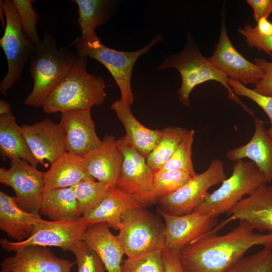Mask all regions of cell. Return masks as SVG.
<instances>
[{"mask_svg": "<svg viewBox=\"0 0 272 272\" xmlns=\"http://www.w3.org/2000/svg\"><path fill=\"white\" fill-rule=\"evenodd\" d=\"M42 219L39 213L23 210L14 197L0 191V229L17 242L27 239Z\"/></svg>", "mask_w": 272, "mask_h": 272, "instance_id": "cell-22", "label": "cell"}, {"mask_svg": "<svg viewBox=\"0 0 272 272\" xmlns=\"http://www.w3.org/2000/svg\"><path fill=\"white\" fill-rule=\"evenodd\" d=\"M6 24L0 46L6 55L8 70L0 83V92H7L22 77L23 69L29 61L35 45L30 40L21 25L13 0L3 1Z\"/></svg>", "mask_w": 272, "mask_h": 272, "instance_id": "cell-8", "label": "cell"}, {"mask_svg": "<svg viewBox=\"0 0 272 272\" xmlns=\"http://www.w3.org/2000/svg\"><path fill=\"white\" fill-rule=\"evenodd\" d=\"M230 221L229 218L180 250L178 256L184 272H224L253 246L272 248V233H256L244 220H239L238 226L226 234L218 235Z\"/></svg>", "mask_w": 272, "mask_h": 272, "instance_id": "cell-1", "label": "cell"}, {"mask_svg": "<svg viewBox=\"0 0 272 272\" xmlns=\"http://www.w3.org/2000/svg\"><path fill=\"white\" fill-rule=\"evenodd\" d=\"M227 178L223 162L213 160L205 171L196 174L175 192L159 199L160 209L176 216L190 213L202 202L211 187Z\"/></svg>", "mask_w": 272, "mask_h": 272, "instance_id": "cell-10", "label": "cell"}, {"mask_svg": "<svg viewBox=\"0 0 272 272\" xmlns=\"http://www.w3.org/2000/svg\"><path fill=\"white\" fill-rule=\"evenodd\" d=\"M22 28L35 45L39 44L41 39L36 27L39 21V14L33 8V0H13Z\"/></svg>", "mask_w": 272, "mask_h": 272, "instance_id": "cell-35", "label": "cell"}, {"mask_svg": "<svg viewBox=\"0 0 272 272\" xmlns=\"http://www.w3.org/2000/svg\"><path fill=\"white\" fill-rule=\"evenodd\" d=\"M162 255L165 272H184L180 264L178 252L164 248Z\"/></svg>", "mask_w": 272, "mask_h": 272, "instance_id": "cell-40", "label": "cell"}, {"mask_svg": "<svg viewBox=\"0 0 272 272\" xmlns=\"http://www.w3.org/2000/svg\"><path fill=\"white\" fill-rule=\"evenodd\" d=\"M163 39V35L158 34L148 44L134 51L113 49L102 44L101 41L89 43L79 37L73 44L77 54L93 58L106 67L118 86L121 99L131 105L134 99L131 87L134 64L141 56Z\"/></svg>", "mask_w": 272, "mask_h": 272, "instance_id": "cell-7", "label": "cell"}, {"mask_svg": "<svg viewBox=\"0 0 272 272\" xmlns=\"http://www.w3.org/2000/svg\"><path fill=\"white\" fill-rule=\"evenodd\" d=\"M10 104L5 100H0V115H4L11 112Z\"/></svg>", "mask_w": 272, "mask_h": 272, "instance_id": "cell-43", "label": "cell"}, {"mask_svg": "<svg viewBox=\"0 0 272 272\" xmlns=\"http://www.w3.org/2000/svg\"><path fill=\"white\" fill-rule=\"evenodd\" d=\"M110 187L93 178L84 179L73 186L82 217L87 215L101 202Z\"/></svg>", "mask_w": 272, "mask_h": 272, "instance_id": "cell-30", "label": "cell"}, {"mask_svg": "<svg viewBox=\"0 0 272 272\" xmlns=\"http://www.w3.org/2000/svg\"><path fill=\"white\" fill-rule=\"evenodd\" d=\"M228 84L237 96H242L249 98L265 112L270 123V126L267 130L272 138V96L260 94L254 89L245 87L238 81L230 78L228 79Z\"/></svg>", "mask_w": 272, "mask_h": 272, "instance_id": "cell-37", "label": "cell"}, {"mask_svg": "<svg viewBox=\"0 0 272 272\" xmlns=\"http://www.w3.org/2000/svg\"><path fill=\"white\" fill-rule=\"evenodd\" d=\"M111 108L124 126L126 141L147 159L160 140L162 130L152 129L141 124L132 114L130 105L121 99L114 101Z\"/></svg>", "mask_w": 272, "mask_h": 272, "instance_id": "cell-23", "label": "cell"}, {"mask_svg": "<svg viewBox=\"0 0 272 272\" xmlns=\"http://www.w3.org/2000/svg\"><path fill=\"white\" fill-rule=\"evenodd\" d=\"M40 212L52 221L82 217L73 187L45 188Z\"/></svg>", "mask_w": 272, "mask_h": 272, "instance_id": "cell-28", "label": "cell"}, {"mask_svg": "<svg viewBox=\"0 0 272 272\" xmlns=\"http://www.w3.org/2000/svg\"><path fill=\"white\" fill-rule=\"evenodd\" d=\"M254 63L263 69L264 75L255 85L254 90L260 94L272 96V62L263 58H256L254 59Z\"/></svg>", "mask_w": 272, "mask_h": 272, "instance_id": "cell-39", "label": "cell"}, {"mask_svg": "<svg viewBox=\"0 0 272 272\" xmlns=\"http://www.w3.org/2000/svg\"><path fill=\"white\" fill-rule=\"evenodd\" d=\"M106 223L90 225L83 240L97 253L107 272H121L124 254L118 236L110 231Z\"/></svg>", "mask_w": 272, "mask_h": 272, "instance_id": "cell-21", "label": "cell"}, {"mask_svg": "<svg viewBox=\"0 0 272 272\" xmlns=\"http://www.w3.org/2000/svg\"><path fill=\"white\" fill-rule=\"evenodd\" d=\"M67 48L57 47L53 35L46 32L41 42L35 45L29 59V71L33 80L25 105L42 107L45 100L64 78L78 58Z\"/></svg>", "mask_w": 272, "mask_h": 272, "instance_id": "cell-2", "label": "cell"}, {"mask_svg": "<svg viewBox=\"0 0 272 272\" xmlns=\"http://www.w3.org/2000/svg\"><path fill=\"white\" fill-rule=\"evenodd\" d=\"M159 213L165 221V248L177 252L185 245L212 230L218 223L217 218L194 212L176 216L159 209Z\"/></svg>", "mask_w": 272, "mask_h": 272, "instance_id": "cell-15", "label": "cell"}, {"mask_svg": "<svg viewBox=\"0 0 272 272\" xmlns=\"http://www.w3.org/2000/svg\"><path fill=\"white\" fill-rule=\"evenodd\" d=\"M118 230L117 236L127 257L165 248V225L159 216L145 208L132 209L125 213Z\"/></svg>", "mask_w": 272, "mask_h": 272, "instance_id": "cell-6", "label": "cell"}, {"mask_svg": "<svg viewBox=\"0 0 272 272\" xmlns=\"http://www.w3.org/2000/svg\"><path fill=\"white\" fill-rule=\"evenodd\" d=\"M169 68H174L180 74L181 86L177 93L180 102L184 105L189 106L190 94L196 86L209 81H215L227 89L228 98L254 116V111L241 101L229 86V77L201 54L190 34L187 35L185 45L181 51L165 56L157 66L159 70Z\"/></svg>", "mask_w": 272, "mask_h": 272, "instance_id": "cell-4", "label": "cell"}, {"mask_svg": "<svg viewBox=\"0 0 272 272\" xmlns=\"http://www.w3.org/2000/svg\"><path fill=\"white\" fill-rule=\"evenodd\" d=\"M265 183L264 175L253 162L238 160L233 165L231 175L217 190L208 192L193 212L217 218L230 211L244 195L251 194Z\"/></svg>", "mask_w": 272, "mask_h": 272, "instance_id": "cell-5", "label": "cell"}, {"mask_svg": "<svg viewBox=\"0 0 272 272\" xmlns=\"http://www.w3.org/2000/svg\"><path fill=\"white\" fill-rule=\"evenodd\" d=\"M224 272H272V248L264 247L250 256L243 257Z\"/></svg>", "mask_w": 272, "mask_h": 272, "instance_id": "cell-33", "label": "cell"}, {"mask_svg": "<svg viewBox=\"0 0 272 272\" xmlns=\"http://www.w3.org/2000/svg\"><path fill=\"white\" fill-rule=\"evenodd\" d=\"M192 177L189 173L181 170L155 172L154 186L157 200L175 192Z\"/></svg>", "mask_w": 272, "mask_h": 272, "instance_id": "cell-32", "label": "cell"}, {"mask_svg": "<svg viewBox=\"0 0 272 272\" xmlns=\"http://www.w3.org/2000/svg\"><path fill=\"white\" fill-rule=\"evenodd\" d=\"M0 151L2 157L10 160L21 159L37 167L38 162L33 156L11 112L0 115Z\"/></svg>", "mask_w": 272, "mask_h": 272, "instance_id": "cell-27", "label": "cell"}, {"mask_svg": "<svg viewBox=\"0 0 272 272\" xmlns=\"http://www.w3.org/2000/svg\"><path fill=\"white\" fill-rule=\"evenodd\" d=\"M264 184L227 213L231 220L247 222L259 231L272 233V186Z\"/></svg>", "mask_w": 272, "mask_h": 272, "instance_id": "cell-19", "label": "cell"}, {"mask_svg": "<svg viewBox=\"0 0 272 272\" xmlns=\"http://www.w3.org/2000/svg\"><path fill=\"white\" fill-rule=\"evenodd\" d=\"M44 172L21 159L11 160L8 169L0 168V182L11 187L17 205L30 213H39L45 183Z\"/></svg>", "mask_w": 272, "mask_h": 272, "instance_id": "cell-12", "label": "cell"}, {"mask_svg": "<svg viewBox=\"0 0 272 272\" xmlns=\"http://www.w3.org/2000/svg\"><path fill=\"white\" fill-rule=\"evenodd\" d=\"M123 160L118 140L109 134L105 136L98 147L83 157L89 176L110 187L115 186Z\"/></svg>", "mask_w": 272, "mask_h": 272, "instance_id": "cell-18", "label": "cell"}, {"mask_svg": "<svg viewBox=\"0 0 272 272\" xmlns=\"http://www.w3.org/2000/svg\"><path fill=\"white\" fill-rule=\"evenodd\" d=\"M246 2L252 8L257 22L263 17L268 18L272 12V0H247Z\"/></svg>", "mask_w": 272, "mask_h": 272, "instance_id": "cell-41", "label": "cell"}, {"mask_svg": "<svg viewBox=\"0 0 272 272\" xmlns=\"http://www.w3.org/2000/svg\"><path fill=\"white\" fill-rule=\"evenodd\" d=\"M78 56L74 65L45 100L42 106L45 113L91 110L103 103L106 96L104 79L89 73L86 70L88 57Z\"/></svg>", "mask_w": 272, "mask_h": 272, "instance_id": "cell-3", "label": "cell"}, {"mask_svg": "<svg viewBox=\"0 0 272 272\" xmlns=\"http://www.w3.org/2000/svg\"><path fill=\"white\" fill-rule=\"evenodd\" d=\"M222 18L219 40L209 60L229 78L244 85H256L263 77L264 70L244 57L232 45L226 30L225 10Z\"/></svg>", "mask_w": 272, "mask_h": 272, "instance_id": "cell-13", "label": "cell"}, {"mask_svg": "<svg viewBox=\"0 0 272 272\" xmlns=\"http://www.w3.org/2000/svg\"><path fill=\"white\" fill-rule=\"evenodd\" d=\"M238 31L246 38V41L250 47H255L271 55L272 33L262 35L250 25H247L244 28L239 29Z\"/></svg>", "mask_w": 272, "mask_h": 272, "instance_id": "cell-38", "label": "cell"}, {"mask_svg": "<svg viewBox=\"0 0 272 272\" xmlns=\"http://www.w3.org/2000/svg\"><path fill=\"white\" fill-rule=\"evenodd\" d=\"M187 130L178 126H169L162 130L160 140L146 159L147 164L154 172L169 161Z\"/></svg>", "mask_w": 272, "mask_h": 272, "instance_id": "cell-29", "label": "cell"}, {"mask_svg": "<svg viewBox=\"0 0 272 272\" xmlns=\"http://www.w3.org/2000/svg\"><path fill=\"white\" fill-rule=\"evenodd\" d=\"M255 29L262 35H269L272 33V23L265 17L261 18L257 22Z\"/></svg>", "mask_w": 272, "mask_h": 272, "instance_id": "cell-42", "label": "cell"}, {"mask_svg": "<svg viewBox=\"0 0 272 272\" xmlns=\"http://www.w3.org/2000/svg\"><path fill=\"white\" fill-rule=\"evenodd\" d=\"M72 2L78 8V23L81 31L79 38L89 43L100 41L95 30L111 18L115 8V1L74 0Z\"/></svg>", "mask_w": 272, "mask_h": 272, "instance_id": "cell-25", "label": "cell"}, {"mask_svg": "<svg viewBox=\"0 0 272 272\" xmlns=\"http://www.w3.org/2000/svg\"><path fill=\"white\" fill-rule=\"evenodd\" d=\"M0 20L2 26L4 29L6 24V16L3 1H0Z\"/></svg>", "mask_w": 272, "mask_h": 272, "instance_id": "cell-44", "label": "cell"}, {"mask_svg": "<svg viewBox=\"0 0 272 272\" xmlns=\"http://www.w3.org/2000/svg\"><path fill=\"white\" fill-rule=\"evenodd\" d=\"M264 123L255 117L254 131L250 141L245 145L229 150L226 157L233 161L244 158L250 159L263 174L266 182L269 183L272 181V138Z\"/></svg>", "mask_w": 272, "mask_h": 272, "instance_id": "cell-20", "label": "cell"}, {"mask_svg": "<svg viewBox=\"0 0 272 272\" xmlns=\"http://www.w3.org/2000/svg\"><path fill=\"white\" fill-rule=\"evenodd\" d=\"M15 252L2 261L0 272H71L75 263L44 246H26Z\"/></svg>", "mask_w": 272, "mask_h": 272, "instance_id": "cell-16", "label": "cell"}, {"mask_svg": "<svg viewBox=\"0 0 272 272\" xmlns=\"http://www.w3.org/2000/svg\"><path fill=\"white\" fill-rule=\"evenodd\" d=\"M60 122L65 132L66 152L84 157L101 144L91 110L61 112Z\"/></svg>", "mask_w": 272, "mask_h": 272, "instance_id": "cell-17", "label": "cell"}, {"mask_svg": "<svg viewBox=\"0 0 272 272\" xmlns=\"http://www.w3.org/2000/svg\"><path fill=\"white\" fill-rule=\"evenodd\" d=\"M162 250L127 257L121 264V272H165Z\"/></svg>", "mask_w": 272, "mask_h": 272, "instance_id": "cell-34", "label": "cell"}, {"mask_svg": "<svg viewBox=\"0 0 272 272\" xmlns=\"http://www.w3.org/2000/svg\"><path fill=\"white\" fill-rule=\"evenodd\" d=\"M76 258L78 272H107L97 253L83 240L70 249Z\"/></svg>", "mask_w": 272, "mask_h": 272, "instance_id": "cell-36", "label": "cell"}, {"mask_svg": "<svg viewBox=\"0 0 272 272\" xmlns=\"http://www.w3.org/2000/svg\"><path fill=\"white\" fill-rule=\"evenodd\" d=\"M88 178L92 177L86 170L83 157L65 152L51 163L50 168L44 172L45 188L73 187Z\"/></svg>", "mask_w": 272, "mask_h": 272, "instance_id": "cell-26", "label": "cell"}, {"mask_svg": "<svg viewBox=\"0 0 272 272\" xmlns=\"http://www.w3.org/2000/svg\"><path fill=\"white\" fill-rule=\"evenodd\" d=\"M88 226V223L82 217L52 221L42 219L27 239L20 242H12L2 238L0 244L8 251L15 252L29 245L54 246L70 251L76 243L83 240Z\"/></svg>", "mask_w": 272, "mask_h": 272, "instance_id": "cell-11", "label": "cell"}, {"mask_svg": "<svg viewBox=\"0 0 272 272\" xmlns=\"http://www.w3.org/2000/svg\"><path fill=\"white\" fill-rule=\"evenodd\" d=\"M140 207H142L122 190L116 186L110 187L101 202L82 218L89 226L106 223L117 230L123 215L129 210Z\"/></svg>", "mask_w": 272, "mask_h": 272, "instance_id": "cell-24", "label": "cell"}, {"mask_svg": "<svg viewBox=\"0 0 272 272\" xmlns=\"http://www.w3.org/2000/svg\"><path fill=\"white\" fill-rule=\"evenodd\" d=\"M194 133L193 129L187 130L169 161L159 170H181L189 173L192 177L196 175L192 160Z\"/></svg>", "mask_w": 272, "mask_h": 272, "instance_id": "cell-31", "label": "cell"}, {"mask_svg": "<svg viewBox=\"0 0 272 272\" xmlns=\"http://www.w3.org/2000/svg\"><path fill=\"white\" fill-rule=\"evenodd\" d=\"M123 156L115 186L122 190L141 207H150L158 201L154 186V171L142 156L125 139H118Z\"/></svg>", "mask_w": 272, "mask_h": 272, "instance_id": "cell-9", "label": "cell"}, {"mask_svg": "<svg viewBox=\"0 0 272 272\" xmlns=\"http://www.w3.org/2000/svg\"><path fill=\"white\" fill-rule=\"evenodd\" d=\"M26 142L39 164L47 167L66 152L65 132L59 122L55 123L49 118L31 125L21 126Z\"/></svg>", "mask_w": 272, "mask_h": 272, "instance_id": "cell-14", "label": "cell"}]
</instances>
